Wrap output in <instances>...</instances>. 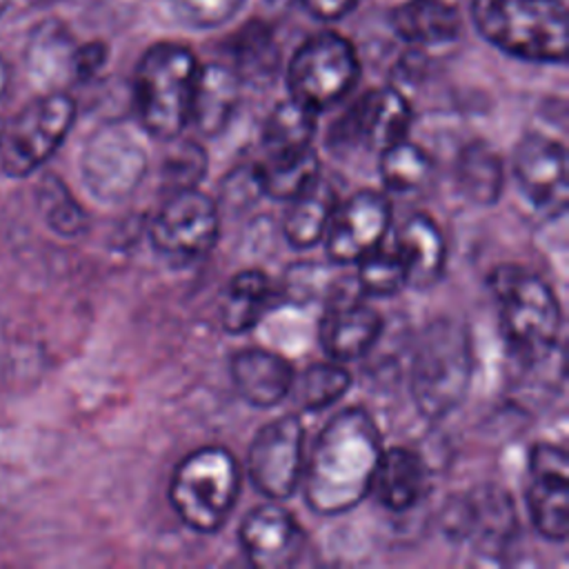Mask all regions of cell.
<instances>
[{"label": "cell", "instance_id": "21", "mask_svg": "<svg viewBox=\"0 0 569 569\" xmlns=\"http://www.w3.org/2000/svg\"><path fill=\"white\" fill-rule=\"evenodd\" d=\"M425 489L427 467L420 453L409 447L382 449L369 493H373L385 509L402 513L420 502Z\"/></svg>", "mask_w": 569, "mask_h": 569}, {"label": "cell", "instance_id": "19", "mask_svg": "<svg viewBox=\"0 0 569 569\" xmlns=\"http://www.w3.org/2000/svg\"><path fill=\"white\" fill-rule=\"evenodd\" d=\"M229 376L238 396L256 409L276 407L289 396L296 382L293 365L262 347L236 351L229 360Z\"/></svg>", "mask_w": 569, "mask_h": 569}, {"label": "cell", "instance_id": "32", "mask_svg": "<svg viewBox=\"0 0 569 569\" xmlns=\"http://www.w3.org/2000/svg\"><path fill=\"white\" fill-rule=\"evenodd\" d=\"M316 116L296 100H284L273 107L262 124V144L269 153L293 151L311 144L316 133Z\"/></svg>", "mask_w": 569, "mask_h": 569}, {"label": "cell", "instance_id": "28", "mask_svg": "<svg viewBox=\"0 0 569 569\" xmlns=\"http://www.w3.org/2000/svg\"><path fill=\"white\" fill-rule=\"evenodd\" d=\"M229 56L233 60L231 69L240 80L269 82L278 71V47L262 22L244 24L229 40Z\"/></svg>", "mask_w": 569, "mask_h": 569}, {"label": "cell", "instance_id": "33", "mask_svg": "<svg viewBox=\"0 0 569 569\" xmlns=\"http://www.w3.org/2000/svg\"><path fill=\"white\" fill-rule=\"evenodd\" d=\"M351 376L340 362H313L309 365L296 387V402L302 411H322L336 405L349 389Z\"/></svg>", "mask_w": 569, "mask_h": 569}, {"label": "cell", "instance_id": "38", "mask_svg": "<svg viewBox=\"0 0 569 569\" xmlns=\"http://www.w3.org/2000/svg\"><path fill=\"white\" fill-rule=\"evenodd\" d=\"M107 60V47L102 42H87L82 47H76L71 58V76L76 80H89L93 78Z\"/></svg>", "mask_w": 569, "mask_h": 569}, {"label": "cell", "instance_id": "29", "mask_svg": "<svg viewBox=\"0 0 569 569\" xmlns=\"http://www.w3.org/2000/svg\"><path fill=\"white\" fill-rule=\"evenodd\" d=\"M73 42L64 27L56 22L40 24L27 47V64L31 76L42 84H56L60 78L71 76Z\"/></svg>", "mask_w": 569, "mask_h": 569}, {"label": "cell", "instance_id": "5", "mask_svg": "<svg viewBox=\"0 0 569 569\" xmlns=\"http://www.w3.org/2000/svg\"><path fill=\"white\" fill-rule=\"evenodd\" d=\"M476 29L493 47L529 62H565L567 9L562 0H473Z\"/></svg>", "mask_w": 569, "mask_h": 569}, {"label": "cell", "instance_id": "11", "mask_svg": "<svg viewBox=\"0 0 569 569\" xmlns=\"http://www.w3.org/2000/svg\"><path fill=\"white\" fill-rule=\"evenodd\" d=\"M411 107L407 98L391 87L373 89L360 96L329 129L327 147L333 153L353 149L382 151L407 138Z\"/></svg>", "mask_w": 569, "mask_h": 569}, {"label": "cell", "instance_id": "42", "mask_svg": "<svg viewBox=\"0 0 569 569\" xmlns=\"http://www.w3.org/2000/svg\"><path fill=\"white\" fill-rule=\"evenodd\" d=\"M2 136H4V131H2V127H0V147H2Z\"/></svg>", "mask_w": 569, "mask_h": 569}, {"label": "cell", "instance_id": "23", "mask_svg": "<svg viewBox=\"0 0 569 569\" xmlns=\"http://www.w3.org/2000/svg\"><path fill=\"white\" fill-rule=\"evenodd\" d=\"M240 82L242 80L231 67H200L189 122H193V127L202 136H218L220 131H224L238 107Z\"/></svg>", "mask_w": 569, "mask_h": 569}, {"label": "cell", "instance_id": "34", "mask_svg": "<svg viewBox=\"0 0 569 569\" xmlns=\"http://www.w3.org/2000/svg\"><path fill=\"white\" fill-rule=\"evenodd\" d=\"M356 264V284L367 296H393L407 287V267L396 244L385 247L382 242L365 253Z\"/></svg>", "mask_w": 569, "mask_h": 569}, {"label": "cell", "instance_id": "13", "mask_svg": "<svg viewBox=\"0 0 569 569\" xmlns=\"http://www.w3.org/2000/svg\"><path fill=\"white\" fill-rule=\"evenodd\" d=\"M442 531L451 540H473L480 553L498 558L518 533L513 502L500 487H482L473 496H453L442 509Z\"/></svg>", "mask_w": 569, "mask_h": 569}, {"label": "cell", "instance_id": "35", "mask_svg": "<svg viewBox=\"0 0 569 569\" xmlns=\"http://www.w3.org/2000/svg\"><path fill=\"white\" fill-rule=\"evenodd\" d=\"M336 287L338 282L331 267H325L320 262H293L282 273L278 298L280 302L305 307L325 296L329 298Z\"/></svg>", "mask_w": 569, "mask_h": 569}, {"label": "cell", "instance_id": "8", "mask_svg": "<svg viewBox=\"0 0 569 569\" xmlns=\"http://www.w3.org/2000/svg\"><path fill=\"white\" fill-rule=\"evenodd\" d=\"M218 231L220 216L213 200L198 189H184L164 196L151 218L149 240L164 262L184 269L211 253Z\"/></svg>", "mask_w": 569, "mask_h": 569}, {"label": "cell", "instance_id": "40", "mask_svg": "<svg viewBox=\"0 0 569 569\" xmlns=\"http://www.w3.org/2000/svg\"><path fill=\"white\" fill-rule=\"evenodd\" d=\"M9 82H11V69H9L7 60L0 56V100L9 91Z\"/></svg>", "mask_w": 569, "mask_h": 569}, {"label": "cell", "instance_id": "43", "mask_svg": "<svg viewBox=\"0 0 569 569\" xmlns=\"http://www.w3.org/2000/svg\"><path fill=\"white\" fill-rule=\"evenodd\" d=\"M284 2H287V0H284Z\"/></svg>", "mask_w": 569, "mask_h": 569}, {"label": "cell", "instance_id": "9", "mask_svg": "<svg viewBox=\"0 0 569 569\" xmlns=\"http://www.w3.org/2000/svg\"><path fill=\"white\" fill-rule=\"evenodd\" d=\"M76 120V102L69 93L49 91L31 100L2 136V171L9 178L36 173L64 142Z\"/></svg>", "mask_w": 569, "mask_h": 569}, {"label": "cell", "instance_id": "41", "mask_svg": "<svg viewBox=\"0 0 569 569\" xmlns=\"http://www.w3.org/2000/svg\"><path fill=\"white\" fill-rule=\"evenodd\" d=\"M7 4H9V0H0V13L7 9Z\"/></svg>", "mask_w": 569, "mask_h": 569}, {"label": "cell", "instance_id": "39", "mask_svg": "<svg viewBox=\"0 0 569 569\" xmlns=\"http://www.w3.org/2000/svg\"><path fill=\"white\" fill-rule=\"evenodd\" d=\"M300 2L311 16L320 20H338L358 4V0H300Z\"/></svg>", "mask_w": 569, "mask_h": 569}, {"label": "cell", "instance_id": "15", "mask_svg": "<svg viewBox=\"0 0 569 569\" xmlns=\"http://www.w3.org/2000/svg\"><path fill=\"white\" fill-rule=\"evenodd\" d=\"M391 218V200L373 189H360L338 202L322 238L329 260L336 267L356 264L365 253L385 242Z\"/></svg>", "mask_w": 569, "mask_h": 569}, {"label": "cell", "instance_id": "17", "mask_svg": "<svg viewBox=\"0 0 569 569\" xmlns=\"http://www.w3.org/2000/svg\"><path fill=\"white\" fill-rule=\"evenodd\" d=\"M247 560L258 569H284L298 562L305 531L278 500L253 507L238 529Z\"/></svg>", "mask_w": 569, "mask_h": 569}, {"label": "cell", "instance_id": "3", "mask_svg": "<svg viewBox=\"0 0 569 569\" xmlns=\"http://www.w3.org/2000/svg\"><path fill=\"white\" fill-rule=\"evenodd\" d=\"M473 376L471 333L462 320L436 318L422 331L411 367L409 391L429 420L449 416L465 400Z\"/></svg>", "mask_w": 569, "mask_h": 569}, {"label": "cell", "instance_id": "10", "mask_svg": "<svg viewBox=\"0 0 569 569\" xmlns=\"http://www.w3.org/2000/svg\"><path fill=\"white\" fill-rule=\"evenodd\" d=\"M305 467V425L298 413H284L262 425L253 436L244 469L251 485L269 500L296 493Z\"/></svg>", "mask_w": 569, "mask_h": 569}, {"label": "cell", "instance_id": "25", "mask_svg": "<svg viewBox=\"0 0 569 569\" xmlns=\"http://www.w3.org/2000/svg\"><path fill=\"white\" fill-rule=\"evenodd\" d=\"M396 33L409 44L436 47L460 36V16L445 0H407L391 13Z\"/></svg>", "mask_w": 569, "mask_h": 569}, {"label": "cell", "instance_id": "16", "mask_svg": "<svg viewBox=\"0 0 569 569\" xmlns=\"http://www.w3.org/2000/svg\"><path fill=\"white\" fill-rule=\"evenodd\" d=\"M513 178L533 209L549 218L567 211V149L562 142L527 133L513 151Z\"/></svg>", "mask_w": 569, "mask_h": 569}, {"label": "cell", "instance_id": "20", "mask_svg": "<svg viewBox=\"0 0 569 569\" xmlns=\"http://www.w3.org/2000/svg\"><path fill=\"white\" fill-rule=\"evenodd\" d=\"M393 244L407 267V287L425 291L440 282L447 267V242L429 213L407 218Z\"/></svg>", "mask_w": 569, "mask_h": 569}, {"label": "cell", "instance_id": "1", "mask_svg": "<svg viewBox=\"0 0 569 569\" xmlns=\"http://www.w3.org/2000/svg\"><path fill=\"white\" fill-rule=\"evenodd\" d=\"M382 453V436L362 407L333 413L320 429L302 467V493L318 516H340L360 505L369 491Z\"/></svg>", "mask_w": 569, "mask_h": 569}, {"label": "cell", "instance_id": "4", "mask_svg": "<svg viewBox=\"0 0 569 569\" xmlns=\"http://www.w3.org/2000/svg\"><path fill=\"white\" fill-rule=\"evenodd\" d=\"M200 64L176 42L149 47L133 78V98L142 129L158 140H176L191 120Z\"/></svg>", "mask_w": 569, "mask_h": 569}, {"label": "cell", "instance_id": "31", "mask_svg": "<svg viewBox=\"0 0 569 569\" xmlns=\"http://www.w3.org/2000/svg\"><path fill=\"white\" fill-rule=\"evenodd\" d=\"M382 184L393 193H409L427 184L433 171L429 153L407 138L382 149L378 160Z\"/></svg>", "mask_w": 569, "mask_h": 569}, {"label": "cell", "instance_id": "14", "mask_svg": "<svg viewBox=\"0 0 569 569\" xmlns=\"http://www.w3.org/2000/svg\"><path fill=\"white\" fill-rule=\"evenodd\" d=\"M527 509L533 529L551 542L569 533V456L553 442H536L527 458Z\"/></svg>", "mask_w": 569, "mask_h": 569}, {"label": "cell", "instance_id": "2", "mask_svg": "<svg viewBox=\"0 0 569 569\" xmlns=\"http://www.w3.org/2000/svg\"><path fill=\"white\" fill-rule=\"evenodd\" d=\"M498 302L500 331L511 353L525 365H538L558 345L562 311L553 289L518 264H500L489 276Z\"/></svg>", "mask_w": 569, "mask_h": 569}, {"label": "cell", "instance_id": "27", "mask_svg": "<svg viewBox=\"0 0 569 569\" xmlns=\"http://www.w3.org/2000/svg\"><path fill=\"white\" fill-rule=\"evenodd\" d=\"M456 182L471 202L482 207L496 204L505 187L500 153L485 140L465 144L456 158Z\"/></svg>", "mask_w": 569, "mask_h": 569}, {"label": "cell", "instance_id": "30", "mask_svg": "<svg viewBox=\"0 0 569 569\" xmlns=\"http://www.w3.org/2000/svg\"><path fill=\"white\" fill-rule=\"evenodd\" d=\"M36 202L47 227L62 238H78L89 229V216L73 198L69 187L56 176L44 173L36 187Z\"/></svg>", "mask_w": 569, "mask_h": 569}, {"label": "cell", "instance_id": "26", "mask_svg": "<svg viewBox=\"0 0 569 569\" xmlns=\"http://www.w3.org/2000/svg\"><path fill=\"white\" fill-rule=\"evenodd\" d=\"M256 173L262 196L289 202L320 178V160L309 144L293 151L269 153L267 162L256 164Z\"/></svg>", "mask_w": 569, "mask_h": 569}, {"label": "cell", "instance_id": "37", "mask_svg": "<svg viewBox=\"0 0 569 569\" xmlns=\"http://www.w3.org/2000/svg\"><path fill=\"white\" fill-rule=\"evenodd\" d=\"M244 0H171L176 13L193 27H216L229 20Z\"/></svg>", "mask_w": 569, "mask_h": 569}, {"label": "cell", "instance_id": "24", "mask_svg": "<svg viewBox=\"0 0 569 569\" xmlns=\"http://www.w3.org/2000/svg\"><path fill=\"white\" fill-rule=\"evenodd\" d=\"M338 202L340 200L333 184L318 178L307 191L289 200V209L282 218L284 240L293 249L316 247L325 238Z\"/></svg>", "mask_w": 569, "mask_h": 569}, {"label": "cell", "instance_id": "6", "mask_svg": "<svg viewBox=\"0 0 569 569\" xmlns=\"http://www.w3.org/2000/svg\"><path fill=\"white\" fill-rule=\"evenodd\" d=\"M240 493V465L220 445L187 453L173 469L169 502L196 533H216L227 522Z\"/></svg>", "mask_w": 569, "mask_h": 569}, {"label": "cell", "instance_id": "12", "mask_svg": "<svg viewBox=\"0 0 569 569\" xmlns=\"http://www.w3.org/2000/svg\"><path fill=\"white\" fill-rule=\"evenodd\" d=\"M84 187L102 202L129 198L147 173V151L124 127L107 124L84 144L80 156Z\"/></svg>", "mask_w": 569, "mask_h": 569}, {"label": "cell", "instance_id": "18", "mask_svg": "<svg viewBox=\"0 0 569 569\" xmlns=\"http://www.w3.org/2000/svg\"><path fill=\"white\" fill-rule=\"evenodd\" d=\"M382 333L380 313L356 296L338 293V287L325 302L318 325V342L336 362H351L369 353Z\"/></svg>", "mask_w": 569, "mask_h": 569}, {"label": "cell", "instance_id": "7", "mask_svg": "<svg viewBox=\"0 0 569 569\" xmlns=\"http://www.w3.org/2000/svg\"><path fill=\"white\" fill-rule=\"evenodd\" d=\"M360 64L351 42L333 31L311 36L289 60L287 84L291 100L320 113L351 93Z\"/></svg>", "mask_w": 569, "mask_h": 569}, {"label": "cell", "instance_id": "22", "mask_svg": "<svg viewBox=\"0 0 569 569\" xmlns=\"http://www.w3.org/2000/svg\"><path fill=\"white\" fill-rule=\"evenodd\" d=\"M280 302L278 289L264 271H238L224 287L220 298V325L229 333H244Z\"/></svg>", "mask_w": 569, "mask_h": 569}, {"label": "cell", "instance_id": "36", "mask_svg": "<svg viewBox=\"0 0 569 569\" xmlns=\"http://www.w3.org/2000/svg\"><path fill=\"white\" fill-rule=\"evenodd\" d=\"M171 147L162 158V169H160V178H162V193H176V191H184V189H196L209 167V158L207 151L193 142V140H180L173 142L169 140Z\"/></svg>", "mask_w": 569, "mask_h": 569}]
</instances>
